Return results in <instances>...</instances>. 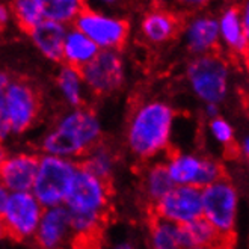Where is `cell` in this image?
Here are the masks:
<instances>
[{
	"label": "cell",
	"instance_id": "obj_36",
	"mask_svg": "<svg viewBox=\"0 0 249 249\" xmlns=\"http://www.w3.org/2000/svg\"><path fill=\"white\" fill-rule=\"evenodd\" d=\"M240 151L246 159H249V135L243 138V141L240 143Z\"/></svg>",
	"mask_w": 249,
	"mask_h": 249
},
{
	"label": "cell",
	"instance_id": "obj_11",
	"mask_svg": "<svg viewBox=\"0 0 249 249\" xmlns=\"http://www.w3.org/2000/svg\"><path fill=\"white\" fill-rule=\"evenodd\" d=\"M153 216L187 225L202 216L201 187L192 184H175L169 192L151 206Z\"/></svg>",
	"mask_w": 249,
	"mask_h": 249
},
{
	"label": "cell",
	"instance_id": "obj_20",
	"mask_svg": "<svg viewBox=\"0 0 249 249\" xmlns=\"http://www.w3.org/2000/svg\"><path fill=\"white\" fill-rule=\"evenodd\" d=\"M150 246L154 249H189L184 225L153 216L148 230Z\"/></svg>",
	"mask_w": 249,
	"mask_h": 249
},
{
	"label": "cell",
	"instance_id": "obj_6",
	"mask_svg": "<svg viewBox=\"0 0 249 249\" xmlns=\"http://www.w3.org/2000/svg\"><path fill=\"white\" fill-rule=\"evenodd\" d=\"M202 195V217L213 225L224 243L234 239L237 213L239 192L228 178L222 177L207 186L201 187Z\"/></svg>",
	"mask_w": 249,
	"mask_h": 249
},
{
	"label": "cell",
	"instance_id": "obj_35",
	"mask_svg": "<svg viewBox=\"0 0 249 249\" xmlns=\"http://www.w3.org/2000/svg\"><path fill=\"white\" fill-rule=\"evenodd\" d=\"M206 115L207 118H214V116L219 115V105H214V103H206Z\"/></svg>",
	"mask_w": 249,
	"mask_h": 249
},
{
	"label": "cell",
	"instance_id": "obj_2",
	"mask_svg": "<svg viewBox=\"0 0 249 249\" xmlns=\"http://www.w3.org/2000/svg\"><path fill=\"white\" fill-rule=\"evenodd\" d=\"M174 123L175 110L163 100H146L136 105L125 130L130 154L141 162H151L165 154L171 145Z\"/></svg>",
	"mask_w": 249,
	"mask_h": 249
},
{
	"label": "cell",
	"instance_id": "obj_29",
	"mask_svg": "<svg viewBox=\"0 0 249 249\" xmlns=\"http://www.w3.org/2000/svg\"><path fill=\"white\" fill-rule=\"evenodd\" d=\"M225 177V171L224 166L217 162V160H213L210 157L204 159V166H202V174H201V183L199 187L207 186L219 178Z\"/></svg>",
	"mask_w": 249,
	"mask_h": 249
},
{
	"label": "cell",
	"instance_id": "obj_4",
	"mask_svg": "<svg viewBox=\"0 0 249 249\" xmlns=\"http://www.w3.org/2000/svg\"><path fill=\"white\" fill-rule=\"evenodd\" d=\"M186 80L192 94L204 105H221L230 94V62L217 52L194 56L186 67Z\"/></svg>",
	"mask_w": 249,
	"mask_h": 249
},
{
	"label": "cell",
	"instance_id": "obj_33",
	"mask_svg": "<svg viewBox=\"0 0 249 249\" xmlns=\"http://www.w3.org/2000/svg\"><path fill=\"white\" fill-rule=\"evenodd\" d=\"M12 20V12H11V6L6 3H0V31L5 29Z\"/></svg>",
	"mask_w": 249,
	"mask_h": 249
},
{
	"label": "cell",
	"instance_id": "obj_21",
	"mask_svg": "<svg viewBox=\"0 0 249 249\" xmlns=\"http://www.w3.org/2000/svg\"><path fill=\"white\" fill-rule=\"evenodd\" d=\"M56 88L68 107H79L86 103L88 89L79 68L62 64L56 74Z\"/></svg>",
	"mask_w": 249,
	"mask_h": 249
},
{
	"label": "cell",
	"instance_id": "obj_23",
	"mask_svg": "<svg viewBox=\"0 0 249 249\" xmlns=\"http://www.w3.org/2000/svg\"><path fill=\"white\" fill-rule=\"evenodd\" d=\"M79 163L98 177L110 181L116 166V154L112 150V146L100 141L79 160Z\"/></svg>",
	"mask_w": 249,
	"mask_h": 249
},
{
	"label": "cell",
	"instance_id": "obj_30",
	"mask_svg": "<svg viewBox=\"0 0 249 249\" xmlns=\"http://www.w3.org/2000/svg\"><path fill=\"white\" fill-rule=\"evenodd\" d=\"M212 0H171V3L183 14H195L201 12Z\"/></svg>",
	"mask_w": 249,
	"mask_h": 249
},
{
	"label": "cell",
	"instance_id": "obj_38",
	"mask_svg": "<svg viewBox=\"0 0 249 249\" xmlns=\"http://www.w3.org/2000/svg\"><path fill=\"white\" fill-rule=\"evenodd\" d=\"M6 237L5 234V228H3V224H2V219H0V243H2V240Z\"/></svg>",
	"mask_w": 249,
	"mask_h": 249
},
{
	"label": "cell",
	"instance_id": "obj_22",
	"mask_svg": "<svg viewBox=\"0 0 249 249\" xmlns=\"http://www.w3.org/2000/svg\"><path fill=\"white\" fill-rule=\"evenodd\" d=\"M142 192L146 202L153 206L175 186L165 162H150L142 172Z\"/></svg>",
	"mask_w": 249,
	"mask_h": 249
},
{
	"label": "cell",
	"instance_id": "obj_12",
	"mask_svg": "<svg viewBox=\"0 0 249 249\" xmlns=\"http://www.w3.org/2000/svg\"><path fill=\"white\" fill-rule=\"evenodd\" d=\"M34 242L44 249H57L68 243H74L71 217L64 204L44 207Z\"/></svg>",
	"mask_w": 249,
	"mask_h": 249
},
{
	"label": "cell",
	"instance_id": "obj_8",
	"mask_svg": "<svg viewBox=\"0 0 249 249\" xmlns=\"http://www.w3.org/2000/svg\"><path fill=\"white\" fill-rule=\"evenodd\" d=\"M5 106L12 136H21L38 121L42 109L39 89L24 77H11L6 86Z\"/></svg>",
	"mask_w": 249,
	"mask_h": 249
},
{
	"label": "cell",
	"instance_id": "obj_34",
	"mask_svg": "<svg viewBox=\"0 0 249 249\" xmlns=\"http://www.w3.org/2000/svg\"><path fill=\"white\" fill-rule=\"evenodd\" d=\"M9 196H11V190H9L2 181H0V213L3 212V209H5V206H6V202H8Z\"/></svg>",
	"mask_w": 249,
	"mask_h": 249
},
{
	"label": "cell",
	"instance_id": "obj_13",
	"mask_svg": "<svg viewBox=\"0 0 249 249\" xmlns=\"http://www.w3.org/2000/svg\"><path fill=\"white\" fill-rule=\"evenodd\" d=\"M38 160L39 154L35 153H5L0 159V181L11 192L32 190Z\"/></svg>",
	"mask_w": 249,
	"mask_h": 249
},
{
	"label": "cell",
	"instance_id": "obj_37",
	"mask_svg": "<svg viewBox=\"0 0 249 249\" xmlns=\"http://www.w3.org/2000/svg\"><path fill=\"white\" fill-rule=\"evenodd\" d=\"M242 57L245 59V62H246V65H248V70H249V42H248V47H246L245 53L242 54Z\"/></svg>",
	"mask_w": 249,
	"mask_h": 249
},
{
	"label": "cell",
	"instance_id": "obj_3",
	"mask_svg": "<svg viewBox=\"0 0 249 249\" xmlns=\"http://www.w3.org/2000/svg\"><path fill=\"white\" fill-rule=\"evenodd\" d=\"M103 141V127L94 109L68 107L42 135L41 153L80 160L92 146Z\"/></svg>",
	"mask_w": 249,
	"mask_h": 249
},
{
	"label": "cell",
	"instance_id": "obj_24",
	"mask_svg": "<svg viewBox=\"0 0 249 249\" xmlns=\"http://www.w3.org/2000/svg\"><path fill=\"white\" fill-rule=\"evenodd\" d=\"M44 18L71 26L86 6L85 0H36Z\"/></svg>",
	"mask_w": 249,
	"mask_h": 249
},
{
	"label": "cell",
	"instance_id": "obj_5",
	"mask_svg": "<svg viewBox=\"0 0 249 249\" xmlns=\"http://www.w3.org/2000/svg\"><path fill=\"white\" fill-rule=\"evenodd\" d=\"M79 168V160L41 153L32 194L44 207L61 206Z\"/></svg>",
	"mask_w": 249,
	"mask_h": 249
},
{
	"label": "cell",
	"instance_id": "obj_16",
	"mask_svg": "<svg viewBox=\"0 0 249 249\" xmlns=\"http://www.w3.org/2000/svg\"><path fill=\"white\" fill-rule=\"evenodd\" d=\"M67 27L68 26L62 23L44 18L27 35L31 38L35 49L46 57L47 61L61 64Z\"/></svg>",
	"mask_w": 249,
	"mask_h": 249
},
{
	"label": "cell",
	"instance_id": "obj_31",
	"mask_svg": "<svg viewBox=\"0 0 249 249\" xmlns=\"http://www.w3.org/2000/svg\"><path fill=\"white\" fill-rule=\"evenodd\" d=\"M88 6L92 8H101V9H113L121 6L125 0H85Z\"/></svg>",
	"mask_w": 249,
	"mask_h": 249
},
{
	"label": "cell",
	"instance_id": "obj_26",
	"mask_svg": "<svg viewBox=\"0 0 249 249\" xmlns=\"http://www.w3.org/2000/svg\"><path fill=\"white\" fill-rule=\"evenodd\" d=\"M12 20L20 27V31L29 34L32 29L44 20L36 0H12L9 3Z\"/></svg>",
	"mask_w": 249,
	"mask_h": 249
},
{
	"label": "cell",
	"instance_id": "obj_14",
	"mask_svg": "<svg viewBox=\"0 0 249 249\" xmlns=\"http://www.w3.org/2000/svg\"><path fill=\"white\" fill-rule=\"evenodd\" d=\"M183 42L194 56L217 52L219 29L217 18L209 14L195 12L183 24Z\"/></svg>",
	"mask_w": 249,
	"mask_h": 249
},
{
	"label": "cell",
	"instance_id": "obj_32",
	"mask_svg": "<svg viewBox=\"0 0 249 249\" xmlns=\"http://www.w3.org/2000/svg\"><path fill=\"white\" fill-rule=\"evenodd\" d=\"M239 9H240L243 27H245V34L249 39V0H242L240 5H239Z\"/></svg>",
	"mask_w": 249,
	"mask_h": 249
},
{
	"label": "cell",
	"instance_id": "obj_15",
	"mask_svg": "<svg viewBox=\"0 0 249 249\" xmlns=\"http://www.w3.org/2000/svg\"><path fill=\"white\" fill-rule=\"evenodd\" d=\"M181 24L178 12L166 8H153L143 14L139 24V32L148 44L162 46L177 36L181 31Z\"/></svg>",
	"mask_w": 249,
	"mask_h": 249
},
{
	"label": "cell",
	"instance_id": "obj_9",
	"mask_svg": "<svg viewBox=\"0 0 249 249\" xmlns=\"http://www.w3.org/2000/svg\"><path fill=\"white\" fill-rule=\"evenodd\" d=\"M42 212L44 206L32 190L11 192L3 212L0 213L6 237L20 243L34 240Z\"/></svg>",
	"mask_w": 249,
	"mask_h": 249
},
{
	"label": "cell",
	"instance_id": "obj_25",
	"mask_svg": "<svg viewBox=\"0 0 249 249\" xmlns=\"http://www.w3.org/2000/svg\"><path fill=\"white\" fill-rule=\"evenodd\" d=\"M187 239H189V249H199V248H216L225 245L213 225L204 219L202 216L195 221L184 225Z\"/></svg>",
	"mask_w": 249,
	"mask_h": 249
},
{
	"label": "cell",
	"instance_id": "obj_1",
	"mask_svg": "<svg viewBox=\"0 0 249 249\" xmlns=\"http://www.w3.org/2000/svg\"><path fill=\"white\" fill-rule=\"evenodd\" d=\"M110 181L98 177L79 163L65 196L74 243L95 242L110 210Z\"/></svg>",
	"mask_w": 249,
	"mask_h": 249
},
{
	"label": "cell",
	"instance_id": "obj_7",
	"mask_svg": "<svg viewBox=\"0 0 249 249\" xmlns=\"http://www.w3.org/2000/svg\"><path fill=\"white\" fill-rule=\"evenodd\" d=\"M72 26L89 36L100 50H121L130 36V24L125 18L107 9L88 5Z\"/></svg>",
	"mask_w": 249,
	"mask_h": 249
},
{
	"label": "cell",
	"instance_id": "obj_17",
	"mask_svg": "<svg viewBox=\"0 0 249 249\" xmlns=\"http://www.w3.org/2000/svg\"><path fill=\"white\" fill-rule=\"evenodd\" d=\"M217 29L219 46L232 56H242L248 47L249 39L245 34L239 6L231 5L221 12V16L217 17Z\"/></svg>",
	"mask_w": 249,
	"mask_h": 249
},
{
	"label": "cell",
	"instance_id": "obj_27",
	"mask_svg": "<svg viewBox=\"0 0 249 249\" xmlns=\"http://www.w3.org/2000/svg\"><path fill=\"white\" fill-rule=\"evenodd\" d=\"M12 76L8 72L0 71V146H3L5 142H8L12 138L11 127L8 123V115H6V106H5V94H6V86L9 83Z\"/></svg>",
	"mask_w": 249,
	"mask_h": 249
},
{
	"label": "cell",
	"instance_id": "obj_10",
	"mask_svg": "<svg viewBox=\"0 0 249 249\" xmlns=\"http://www.w3.org/2000/svg\"><path fill=\"white\" fill-rule=\"evenodd\" d=\"M80 71L88 94L95 97L118 92L125 82V62L120 50H100Z\"/></svg>",
	"mask_w": 249,
	"mask_h": 249
},
{
	"label": "cell",
	"instance_id": "obj_19",
	"mask_svg": "<svg viewBox=\"0 0 249 249\" xmlns=\"http://www.w3.org/2000/svg\"><path fill=\"white\" fill-rule=\"evenodd\" d=\"M204 159L206 157L192 153H171L165 160V165L174 184H192L199 187Z\"/></svg>",
	"mask_w": 249,
	"mask_h": 249
},
{
	"label": "cell",
	"instance_id": "obj_28",
	"mask_svg": "<svg viewBox=\"0 0 249 249\" xmlns=\"http://www.w3.org/2000/svg\"><path fill=\"white\" fill-rule=\"evenodd\" d=\"M209 131L210 136L221 145H231L234 141V128L230 124L228 120L222 118V116H214V118L209 120Z\"/></svg>",
	"mask_w": 249,
	"mask_h": 249
},
{
	"label": "cell",
	"instance_id": "obj_40",
	"mask_svg": "<svg viewBox=\"0 0 249 249\" xmlns=\"http://www.w3.org/2000/svg\"><path fill=\"white\" fill-rule=\"evenodd\" d=\"M248 169H249V166H248Z\"/></svg>",
	"mask_w": 249,
	"mask_h": 249
},
{
	"label": "cell",
	"instance_id": "obj_18",
	"mask_svg": "<svg viewBox=\"0 0 249 249\" xmlns=\"http://www.w3.org/2000/svg\"><path fill=\"white\" fill-rule=\"evenodd\" d=\"M98 52L100 49L97 47V44L88 35H85L80 29L72 24L67 27L61 64H67L80 70L88 62H91Z\"/></svg>",
	"mask_w": 249,
	"mask_h": 249
},
{
	"label": "cell",
	"instance_id": "obj_39",
	"mask_svg": "<svg viewBox=\"0 0 249 249\" xmlns=\"http://www.w3.org/2000/svg\"><path fill=\"white\" fill-rule=\"evenodd\" d=\"M5 154V150H3V146H0V159H2V156Z\"/></svg>",
	"mask_w": 249,
	"mask_h": 249
}]
</instances>
